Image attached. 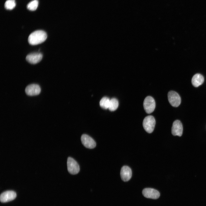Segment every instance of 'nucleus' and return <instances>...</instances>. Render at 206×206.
I'll list each match as a JSON object with an SVG mask.
<instances>
[{
    "label": "nucleus",
    "mask_w": 206,
    "mask_h": 206,
    "mask_svg": "<svg viewBox=\"0 0 206 206\" xmlns=\"http://www.w3.org/2000/svg\"><path fill=\"white\" fill-rule=\"evenodd\" d=\"M183 132V127L181 121L178 120L175 121L173 124L171 132L174 136H181Z\"/></svg>",
    "instance_id": "nucleus-10"
},
{
    "label": "nucleus",
    "mask_w": 206,
    "mask_h": 206,
    "mask_svg": "<svg viewBox=\"0 0 206 206\" xmlns=\"http://www.w3.org/2000/svg\"><path fill=\"white\" fill-rule=\"evenodd\" d=\"M47 36L46 33L43 30L35 31L32 33L28 38V42L32 45H38L44 42L46 39Z\"/></svg>",
    "instance_id": "nucleus-1"
},
{
    "label": "nucleus",
    "mask_w": 206,
    "mask_h": 206,
    "mask_svg": "<svg viewBox=\"0 0 206 206\" xmlns=\"http://www.w3.org/2000/svg\"><path fill=\"white\" fill-rule=\"evenodd\" d=\"M42 57V54L39 52H35L27 55L26 57V59L29 63L35 64L41 60Z\"/></svg>",
    "instance_id": "nucleus-11"
},
{
    "label": "nucleus",
    "mask_w": 206,
    "mask_h": 206,
    "mask_svg": "<svg viewBox=\"0 0 206 206\" xmlns=\"http://www.w3.org/2000/svg\"><path fill=\"white\" fill-rule=\"evenodd\" d=\"M119 105L118 100L115 98L110 99L108 109L111 111L115 110L118 108Z\"/></svg>",
    "instance_id": "nucleus-14"
},
{
    "label": "nucleus",
    "mask_w": 206,
    "mask_h": 206,
    "mask_svg": "<svg viewBox=\"0 0 206 206\" xmlns=\"http://www.w3.org/2000/svg\"><path fill=\"white\" fill-rule=\"evenodd\" d=\"M67 169L68 172L71 174L75 175L79 172V166L77 162L73 158L69 157L67 161Z\"/></svg>",
    "instance_id": "nucleus-4"
},
{
    "label": "nucleus",
    "mask_w": 206,
    "mask_h": 206,
    "mask_svg": "<svg viewBox=\"0 0 206 206\" xmlns=\"http://www.w3.org/2000/svg\"><path fill=\"white\" fill-rule=\"evenodd\" d=\"M38 1L37 0H33L30 2L27 5V8L29 10H35L37 7Z\"/></svg>",
    "instance_id": "nucleus-16"
},
{
    "label": "nucleus",
    "mask_w": 206,
    "mask_h": 206,
    "mask_svg": "<svg viewBox=\"0 0 206 206\" xmlns=\"http://www.w3.org/2000/svg\"><path fill=\"white\" fill-rule=\"evenodd\" d=\"M26 94L30 96H34L38 95L41 92V88L37 84H32L28 85L25 90Z\"/></svg>",
    "instance_id": "nucleus-8"
},
{
    "label": "nucleus",
    "mask_w": 206,
    "mask_h": 206,
    "mask_svg": "<svg viewBox=\"0 0 206 206\" xmlns=\"http://www.w3.org/2000/svg\"><path fill=\"white\" fill-rule=\"evenodd\" d=\"M142 124L145 130L148 133H151L153 131L155 127V118L152 116H147L144 119Z\"/></svg>",
    "instance_id": "nucleus-2"
},
{
    "label": "nucleus",
    "mask_w": 206,
    "mask_h": 206,
    "mask_svg": "<svg viewBox=\"0 0 206 206\" xmlns=\"http://www.w3.org/2000/svg\"><path fill=\"white\" fill-rule=\"evenodd\" d=\"M110 99L107 97L102 98L100 102V105L103 108L107 109L108 108Z\"/></svg>",
    "instance_id": "nucleus-15"
},
{
    "label": "nucleus",
    "mask_w": 206,
    "mask_h": 206,
    "mask_svg": "<svg viewBox=\"0 0 206 206\" xmlns=\"http://www.w3.org/2000/svg\"><path fill=\"white\" fill-rule=\"evenodd\" d=\"M143 106L146 113L150 114L152 112L155 107V102L154 98L150 96L146 97L144 101Z\"/></svg>",
    "instance_id": "nucleus-3"
},
{
    "label": "nucleus",
    "mask_w": 206,
    "mask_h": 206,
    "mask_svg": "<svg viewBox=\"0 0 206 206\" xmlns=\"http://www.w3.org/2000/svg\"><path fill=\"white\" fill-rule=\"evenodd\" d=\"M15 6V0H7L5 3V7L7 9H12Z\"/></svg>",
    "instance_id": "nucleus-17"
},
{
    "label": "nucleus",
    "mask_w": 206,
    "mask_h": 206,
    "mask_svg": "<svg viewBox=\"0 0 206 206\" xmlns=\"http://www.w3.org/2000/svg\"><path fill=\"white\" fill-rule=\"evenodd\" d=\"M142 193L145 197L153 199H157L160 196V193L158 191L151 188L144 189L142 191Z\"/></svg>",
    "instance_id": "nucleus-7"
},
{
    "label": "nucleus",
    "mask_w": 206,
    "mask_h": 206,
    "mask_svg": "<svg viewBox=\"0 0 206 206\" xmlns=\"http://www.w3.org/2000/svg\"><path fill=\"white\" fill-rule=\"evenodd\" d=\"M204 81L203 76L200 74H195L192 77L191 82L192 85L195 87H197L201 85Z\"/></svg>",
    "instance_id": "nucleus-13"
},
{
    "label": "nucleus",
    "mask_w": 206,
    "mask_h": 206,
    "mask_svg": "<svg viewBox=\"0 0 206 206\" xmlns=\"http://www.w3.org/2000/svg\"><path fill=\"white\" fill-rule=\"evenodd\" d=\"M121 177L124 181H128L131 178L132 175L130 168L128 166H124L122 168L120 172Z\"/></svg>",
    "instance_id": "nucleus-12"
},
{
    "label": "nucleus",
    "mask_w": 206,
    "mask_h": 206,
    "mask_svg": "<svg viewBox=\"0 0 206 206\" xmlns=\"http://www.w3.org/2000/svg\"><path fill=\"white\" fill-rule=\"evenodd\" d=\"M168 98L169 103L173 107H178L181 104V97L178 93L175 91H169L168 94Z\"/></svg>",
    "instance_id": "nucleus-5"
},
{
    "label": "nucleus",
    "mask_w": 206,
    "mask_h": 206,
    "mask_svg": "<svg viewBox=\"0 0 206 206\" xmlns=\"http://www.w3.org/2000/svg\"><path fill=\"white\" fill-rule=\"evenodd\" d=\"M16 197V194L12 191H7L1 193L0 196V201L6 203L14 200Z\"/></svg>",
    "instance_id": "nucleus-9"
},
{
    "label": "nucleus",
    "mask_w": 206,
    "mask_h": 206,
    "mask_svg": "<svg viewBox=\"0 0 206 206\" xmlns=\"http://www.w3.org/2000/svg\"><path fill=\"white\" fill-rule=\"evenodd\" d=\"M81 139L82 144L87 148L92 149L94 148L96 146V143L94 140L87 134H82Z\"/></svg>",
    "instance_id": "nucleus-6"
}]
</instances>
